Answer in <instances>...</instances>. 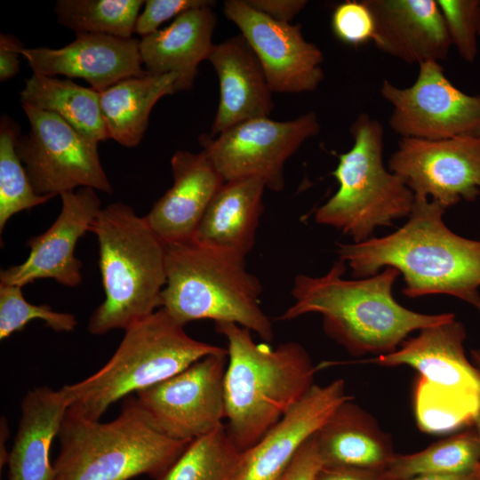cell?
<instances>
[{
    "mask_svg": "<svg viewBox=\"0 0 480 480\" xmlns=\"http://www.w3.org/2000/svg\"><path fill=\"white\" fill-rule=\"evenodd\" d=\"M68 402L62 388L29 390L21 402V418L7 460L8 480H54L50 449L58 436Z\"/></svg>",
    "mask_w": 480,
    "mask_h": 480,
    "instance_id": "603a6c76",
    "label": "cell"
},
{
    "mask_svg": "<svg viewBox=\"0 0 480 480\" xmlns=\"http://www.w3.org/2000/svg\"><path fill=\"white\" fill-rule=\"evenodd\" d=\"M228 349L208 355L172 377L135 395L167 436L191 442L223 424Z\"/></svg>",
    "mask_w": 480,
    "mask_h": 480,
    "instance_id": "4fadbf2b",
    "label": "cell"
},
{
    "mask_svg": "<svg viewBox=\"0 0 480 480\" xmlns=\"http://www.w3.org/2000/svg\"><path fill=\"white\" fill-rule=\"evenodd\" d=\"M265 188L258 178L225 181L210 202L196 238L246 256L255 244Z\"/></svg>",
    "mask_w": 480,
    "mask_h": 480,
    "instance_id": "d4e9b609",
    "label": "cell"
},
{
    "mask_svg": "<svg viewBox=\"0 0 480 480\" xmlns=\"http://www.w3.org/2000/svg\"><path fill=\"white\" fill-rule=\"evenodd\" d=\"M110 359L95 373L61 388L67 412L100 420L117 400L164 381L224 348L190 337L164 308L127 328Z\"/></svg>",
    "mask_w": 480,
    "mask_h": 480,
    "instance_id": "52a82bcc",
    "label": "cell"
},
{
    "mask_svg": "<svg viewBox=\"0 0 480 480\" xmlns=\"http://www.w3.org/2000/svg\"><path fill=\"white\" fill-rule=\"evenodd\" d=\"M255 10L266 14L271 19L291 23L307 5L305 0H245Z\"/></svg>",
    "mask_w": 480,
    "mask_h": 480,
    "instance_id": "8d00e7d4",
    "label": "cell"
},
{
    "mask_svg": "<svg viewBox=\"0 0 480 480\" xmlns=\"http://www.w3.org/2000/svg\"><path fill=\"white\" fill-rule=\"evenodd\" d=\"M217 17L211 6L188 10L166 28L143 36L140 52L146 71L178 76L177 92L190 90L199 63L209 59L214 46Z\"/></svg>",
    "mask_w": 480,
    "mask_h": 480,
    "instance_id": "7402d4cb",
    "label": "cell"
},
{
    "mask_svg": "<svg viewBox=\"0 0 480 480\" xmlns=\"http://www.w3.org/2000/svg\"><path fill=\"white\" fill-rule=\"evenodd\" d=\"M36 319L55 332H72L77 325L75 316L54 311L47 304L34 305L25 300L20 286L0 283V340L22 331Z\"/></svg>",
    "mask_w": 480,
    "mask_h": 480,
    "instance_id": "1f68e13d",
    "label": "cell"
},
{
    "mask_svg": "<svg viewBox=\"0 0 480 480\" xmlns=\"http://www.w3.org/2000/svg\"><path fill=\"white\" fill-rule=\"evenodd\" d=\"M480 460V440L475 427L411 454H396L387 472L393 480L424 474L476 473Z\"/></svg>",
    "mask_w": 480,
    "mask_h": 480,
    "instance_id": "83f0119b",
    "label": "cell"
},
{
    "mask_svg": "<svg viewBox=\"0 0 480 480\" xmlns=\"http://www.w3.org/2000/svg\"><path fill=\"white\" fill-rule=\"evenodd\" d=\"M1 430H0V464H1V468L3 467V465L4 464H7V460H8V457H9V452L6 451V445H5V443L8 439V435H9V429H8V425L6 423V420L4 418H2L1 420V427H0Z\"/></svg>",
    "mask_w": 480,
    "mask_h": 480,
    "instance_id": "60d3db41",
    "label": "cell"
},
{
    "mask_svg": "<svg viewBox=\"0 0 480 480\" xmlns=\"http://www.w3.org/2000/svg\"><path fill=\"white\" fill-rule=\"evenodd\" d=\"M208 60L220 82V101L211 137L243 122L268 117L272 91L257 56L242 35L214 44Z\"/></svg>",
    "mask_w": 480,
    "mask_h": 480,
    "instance_id": "44dd1931",
    "label": "cell"
},
{
    "mask_svg": "<svg viewBox=\"0 0 480 480\" xmlns=\"http://www.w3.org/2000/svg\"><path fill=\"white\" fill-rule=\"evenodd\" d=\"M352 400L340 404L314 434L322 465L385 470L396 455L391 438Z\"/></svg>",
    "mask_w": 480,
    "mask_h": 480,
    "instance_id": "cb8c5ba5",
    "label": "cell"
},
{
    "mask_svg": "<svg viewBox=\"0 0 480 480\" xmlns=\"http://www.w3.org/2000/svg\"><path fill=\"white\" fill-rule=\"evenodd\" d=\"M465 339L463 324L453 318L420 330L392 353L360 362L415 369L412 404L419 428L434 435L456 432L474 426L480 412V372L466 356Z\"/></svg>",
    "mask_w": 480,
    "mask_h": 480,
    "instance_id": "ba28073f",
    "label": "cell"
},
{
    "mask_svg": "<svg viewBox=\"0 0 480 480\" xmlns=\"http://www.w3.org/2000/svg\"><path fill=\"white\" fill-rule=\"evenodd\" d=\"M471 358H472V363L474 364V365L478 369V371L480 372V349H476V350H472L471 351ZM475 428L477 432V435L479 436V440H480V412L477 416V419L476 420V423H475ZM476 480H480V460H479V463H478V466H477V468H476Z\"/></svg>",
    "mask_w": 480,
    "mask_h": 480,
    "instance_id": "b9f144b4",
    "label": "cell"
},
{
    "mask_svg": "<svg viewBox=\"0 0 480 480\" xmlns=\"http://www.w3.org/2000/svg\"><path fill=\"white\" fill-rule=\"evenodd\" d=\"M478 37H480V1H479V16H478Z\"/></svg>",
    "mask_w": 480,
    "mask_h": 480,
    "instance_id": "7bdbcfd3",
    "label": "cell"
},
{
    "mask_svg": "<svg viewBox=\"0 0 480 480\" xmlns=\"http://www.w3.org/2000/svg\"><path fill=\"white\" fill-rule=\"evenodd\" d=\"M314 480H393L387 470H372L354 467L324 466L316 472Z\"/></svg>",
    "mask_w": 480,
    "mask_h": 480,
    "instance_id": "74e56055",
    "label": "cell"
},
{
    "mask_svg": "<svg viewBox=\"0 0 480 480\" xmlns=\"http://www.w3.org/2000/svg\"><path fill=\"white\" fill-rule=\"evenodd\" d=\"M262 285L245 256L196 238L166 245V283L161 308L184 325L202 319L233 323L263 340L274 338L260 306Z\"/></svg>",
    "mask_w": 480,
    "mask_h": 480,
    "instance_id": "277c9868",
    "label": "cell"
},
{
    "mask_svg": "<svg viewBox=\"0 0 480 480\" xmlns=\"http://www.w3.org/2000/svg\"><path fill=\"white\" fill-rule=\"evenodd\" d=\"M322 466L314 435L302 445L280 480H314Z\"/></svg>",
    "mask_w": 480,
    "mask_h": 480,
    "instance_id": "d590c367",
    "label": "cell"
},
{
    "mask_svg": "<svg viewBox=\"0 0 480 480\" xmlns=\"http://www.w3.org/2000/svg\"><path fill=\"white\" fill-rule=\"evenodd\" d=\"M141 0H59L58 22L77 33L103 34L131 38Z\"/></svg>",
    "mask_w": 480,
    "mask_h": 480,
    "instance_id": "f546056e",
    "label": "cell"
},
{
    "mask_svg": "<svg viewBox=\"0 0 480 480\" xmlns=\"http://www.w3.org/2000/svg\"><path fill=\"white\" fill-rule=\"evenodd\" d=\"M350 133L353 145L338 155L332 172L339 188L316 209L314 219L361 243L372 238L376 228L392 226L396 220L409 216L414 194L383 164L384 129L378 120L362 113L351 124Z\"/></svg>",
    "mask_w": 480,
    "mask_h": 480,
    "instance_id": "9c48e42d",
    "label": "cell"
},
{
    "mask_svg": "<svg viewBox=\"0 0 480 480\" xmlns=\"http://www.w3.org/2000/svg\"><path fill=\"white\" fill-rule=\"evenodd\" d=\"M223 12L257 56L272 92H311L323 81V53L305 39L300 24L275 20L245 0L225 1Z\"/></svg>",
    "mask_w": 480,
    "mask_h": 480,
    "instance_id": "9a60e30c",
    "label": "cell"
},
{
    "mask_svg": "<svg viewBox=\"0 0 480 480\" xmlns=\"http://www.w3.org/2000/svg\"><path fill=\"white\" fill-rule=\"evenodd\" d=\"M60 196L61 209L57 219L46 231L28 241L30 252L24 262L1 271V284L22 287L41 278H52L69 287L81 283L83 263L75 249L101 210L100 200L92 188Z\"/></svg>",
    "mask_w": 480,
    "mask_h": 480,
    "instance_id": "2e32d148",
    "label": "cell"
},
{
    "mask_svg": "<svg viewBox=\"0 0 480 480\" xmlns=\"http://www.w3.org/2000/svg\"><path fill=\"white\" fill-rule=\"evenodd\" d=\"M177 80L173 73H147L100 92V109L109 139L127 148L140 144L153 107L162 97L177 92Z\"/></svg>",
    "mask_w": 480,
    "mask_h": 480,
    "instance_id": "484cf974",
    "label": "cell"
},
{
    "mask_svg": "<svg viewBox=\"0 0 480 480\" xmlns=\"http://www.w3.org/2000/svg\"><path fill=\"white\" fill-rule=\"evenodd\" d=\"M374 22L372 41L409 64L447 58L450 37L436 0H364Z\"/></svg>",
    "mask_w": 480,
    "mask_h": 480,
    "instance_id": "ffe728a7",
    "label": "cell"
},
{
    "mask_svg": "<svg viewBox=\"0 0 480 480\" xmlns=\"http://www.w3.org/2000/svg\"><path fill=\"white\" fill-rule=\"evenodd\" d=\"M90 231L99 244L105 300L92 313L88 331L126 330L161 308L166 283V245L145 217L121 202L101 209Z\"/></svg>",
    "mask_w": 480,
    "mask_h": 480,
    "instance_id": "5b68a950",
    "label": "cell"
},
{
    "mask_svg": "<svg viewBox=\"0 0 480 480\" xmlns=\"http://www.w3.org/2000/svg\"><path fill=\"white\" fill-rule=\"evenodd\" d=\"M353 398L343 380L314 385L252 447L242 452L236 480H280L302 445L334 410Z\"/></svg>",
    "mask_w": 480,
    "mask_h": 480,
    "instance_id": "e0dca14e",
    "label": "cell"
},
{
    "mask_svg": "<svg viewBox=\"0 0 480 480\" xmlns=\"http://www.w3.org/2000/svg\"><path fill=\"white\" fill-rule=\"evenodd\" d=\"M380 91L393 108L389 126L402 138L480 139V95L457 88L437 61L420 64L411 86L384 80Z\"/></svg>",
    "mask_w": 480,
    "mask_h": 480,
    "instance_id": "8fae6325",
    "label": "cell"
},
{
    "mask_svg": "<svg viewBox=\"0 0 480 480\" xmlns=\"http://www.w3.org/2000/svg\"><path fill=\"white\" fill-rule=\"evenodd\" d=\"M20 54L33 74L83 78L99 92L124 79L148 73L142 69L140 40L132 37L77 33L64 47H24Z\"/></svg>",
    "mask_w": 480,
    "mask_h": 480,
    "instance_id": "ac0fdd59",
    "label": "cell"
},
{
    "mask_svg": "<svg viewBox=\"0 0 480 480\" xmlns=\"http://www.w3.org/2000/svg\"><path fill=\"white\" fill-rule=\"evenodd\" d=\"M405 480H476V473L470 474H424Z\"/></svg>",
    "mask_w": 480,
    "mask_h": 480,
    "instance_id": "ab89813d",
    "label": "cell"
},
{
    "mask_svg": "<svg viewBox=\"0 0 480 480\" xmlns=\"http://www.w3.org/2000/svg\"><path fill=\"white\" fill-rule=\"evenodd\" d=\"M24 46L12 35H0V80L6 81L13 77L20 70L19 56Z\"/></svg>",
    "mask_w": 480,
    "mask_h": 480,
    "instance_id": "f35d334b",
    "label": "cell"
},
{
    "mask_svg": "<svg viewBox=\"0 0 480 480\" xmlns=\"http://www.w3.org/2000/svg\"><path fill=\"white\" fill-rule=\"evenodd\" d=\"M29 131L19 137L17 153L40 196H57L76 188L111 194L97 141L83 135L60 116L22 105Z\"/></svg>",
    "mask_w": 480,
    "mask_h": 480,
    "instance_id": "30bf717a",
    "label": "cell"
},
{
    "mask_svg": "<svg viewBox=\"0 0 480 480\" xmlns=\"http://www.w3.org/2000/svg\"><path fill=\"white\" fill-rule=\"evenodd\" d=\"M22 105L60 116L83 135L97 141L109 139L100 92L69 79L33 74L20 93Z\"/></svg>",
    "mask_w": 480,
    "mask_h": 480,
    "instance_id": "4316f807",
    "label": "cell"
},
{
    "mask_svg": "<svg viewBox=\"0 0 480 480\" xmlns=\"http://www.w3.org/2000/svg\"><path fill=\"white\" fill-rule=\"evenodd\" d=\"M215 329L228 341L226 428L244 452L315 385L316 368L298 342L272 348L253 341L252 332L236 324L218 323Z\"/></svg>",
    "mask_w": 480,
    "mask_h": 480,
    "instance_id": "3957f363",
    "label": "cell"
},
{
    "mask_svg": "<svg viewBox=\"0 0 480 480\" xmlns=\"http://www.w3.org/2000/svg\"><path fill=\"white\" fill-rule=\"evenodd\" d=\"M450 37L459 55L467 62L478 54V0H436Z\"/></svg>",
    "mask_w": 480,
    "mask_h": 480,
    "instance_id": "d6a6232c",
    "label": "cell"
},
{
    "mask_svg": "<svg viewBox=\"0 0 480 480\" xmlns=\"http://www.w3.org/2000/svg\"><path fill=\"white\" fill-rule=\"evenodd\" d=\"M332 29L341 42L358 46L372 39L374 22L364 1H346L332 15Z\"/></svg>",
    "mask_w": 480,
    "mask_h": 480,
    "instance_id": "836d02e7",
    "label": "cell"
},
{
    "mask_svg": "<svg viewBox=\"0 0 480 480\" xmlns=\"http://www.w3.org/2000/svg\"><path fill=\"white\" fill-rule=\"evenodd\" d=\"M319 131L317 116L311 111L285 122L268 117L248 120L215 139L203 134L199 141L226 181L258 178L266 188L279 192L284 188L285 162Z\"/></svg>",
    "mask_w": 480,
    "mask_h": 480,
    "instance_id": "7c38bea8",
    "label": "cell"
},
{
    "mask_svg": "<svg viewBox=\"0 0 480 480\" xmlns=\"http://www.w3.org/2000/svg\"><path fill=\"white\" fill-rule=\"evenodd\" d=\"M445 209L428 198L414 196L407 222L396 232L361 243L338 244L339 260L355 278L392 267L403 275V294L457 297L480 311V241L450 230Z\"/></svg>",
    "mask_w": 480,
    "mask_h": 480,
    "instance_id": "6da1fadb",
    "label": "cell"
},
{
    "mask_svg": "<svg viewBox=\"0 0 480 480\" xmlns=\"http://www.w3.org/2000/svg\"><path fill=\"white\" fill-rule=\"evenodd\" d=\"M212 3L208 0H147L137 19L134 32L143 37L157 31L166 20L191 9L212 6Z\"/></svg>",
    "mask_w": 480,
    "mask_h": 480,
    "instance_id": "e575fe53",
    "label": "cell"
},
{
    "mask_svg": "<svg viewBox=\"0 0 480 480\" xmlns=\"http://www.w3.org/2000/svg\"><path fill=\"white\" fill-rule=\"evenodd\" d=\"M171 164L172 186L145 216L165 245L196 238L210 202L226 181L204 150L177 151Z\"/></svg>",
    "mask_w": 480,
    "mask_h": 480,
    "instance_id": "d6986e66",
    "label": "cell"
},
{
    "mask_svg": "<svg viewBox=\"0 0 480 480\" xmlns=\"http://www.w3.org/2000/svg\"><path fill=\"white\" fill-rule=\"evenodd\" d=\"M346 268L339 260L323 276H296L291 292L294 301L278 320L319 314L325 334L358 356L392 353L412 332L455 318L452 313L426 315L400 305L392 293L400 275L395 268L354 280L343 277Z\"/></svg>",
    "mask_w": 480,
    "mask_h": 480,
    "instance_id": "7a4b0ae2",
    "label": "cell"
},
{
    "mask_svg": "<svg viewBox=\"0 0 480 480\" xmlns=\"http://www.w3.org/2000/svg\"><path fill=\"white\" fill-rule=\"evenodd\" d=\"M242 452L222 424L191 441L159 480H236Z\"/></svg>",
    "mask_w": 480,
    "mask_h": 480,
    "instance_id": "f1b7e54d",
    "label": "cell"
},
{
    "mask_svg": "<svg viewBox=\"0 0 480 480\" xmlns=\"http://www.w3.org/2000/svg\"><path fill=\"white\" fill-rule=\"evenodd\" d=\"M19 126L7 116L0 125V232L14 214L49 201L37 195L17 153Z\"/></svg>",
    "mask_w": 480,
    "mask_h": 480,
    "instance_id": "4dcf8cb0",
    "label": "cell"
},
{
    "mask_svg": "<svg viewBox=\"0 0 480 480\" xmlns=\"http://www.w3.org/2000/svg\"><path fill=\"white\" fill-rule=\"evenodd\" d=\"M58 437L54 480H129L140 475L159 480L190 443L162 433L136 396L126 397L109 422L67 412Z\"/></svg>",
    "mask_w": 480,
    "mask_h": 480,
    "instance_id": "8992f818",
    "label": "cell"
},
{
    "mask_svg": "<svg viewBox=\"0 0 480 480\" xmlns=\"http://www.w3.org/2000/svg\"><path fill=\"white\" fill-rule=\"evenodd\" d=\"M415 197L428 198L445 210L461 199L480 196V139L428 140L402 138L388 160Z\"/></svg>",
    "mask_w": 480,
    "mask_h": 480,
    "instance_id": "5bb4252c",
    "label": "cell"
}]
</instances>
